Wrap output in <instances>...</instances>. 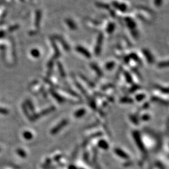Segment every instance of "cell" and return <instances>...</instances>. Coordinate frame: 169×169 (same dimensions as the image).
<instances>
[{
    "label": "cell",
    "mask_w": 169,
    "mask_h": 169,
    "mask_svg": "<svg viewBox=\"0 0 169 169\" xmlns=\"http://www.w3.org/2000/svg\"><path fill=\"white\" fill-rule=\"evenodd\" d=\"M103 34L102 33H100L98 34L97 39V43H96L95 47V54L97 56H98L100 55L101 51V48H102V45H103Z\"/></svg>",
    "instance_id": "6da1fadb"
},
{
    "label": "cell",
    "mask_w": 169,
    "mask_h": 169,
    "mask_svg": "<svg viewBox=\"0 0 169 169\" xmlns=\"http://www.w3.org/2000/svg\"><path fill=\"white\" fill-rule=\"evenodd\" d=\"M53 39H55V40L58 41V42L61 44V45L62 47L63 48V49H65V50H66V51H69L70 50V45L67 43V42L65 41V39H64L61 36L58 35H55L53 36Z\"/></svg>",
    "instance_id": "7a4b0ae2"
},
{
    "label": "cell",
    "mask_w": 169,
    "mask_h": 169,
    "mask_svg": "<svg viewBox=\"0 0 169 169\" xmlns=\"http://www.w3.org/2000/svg\"><path fill=\"white\" fill-rule=\"evenodd\" d=\"M75 49H76V51L78 53H80L81 55H83V56H84L85 58H88V59L92 58V54H91V53L86 48L82 47L81 45L76 46V48H75Z\"/></svg>",
    "instance_id": "3957f363"
},
{
    "label": "cell",
    "mask_w": 169,
    "mask_h": 169,
    "mask_svg": "<svg viewBox=\"0 0 169 169\" xmlns=\"http://www.w3.org/2000/svg\"><path fill=\"white\" fill-rule=\"evenodd\" d=\"M142 53L145 56L147 63L149 64H153L155 62V58L152 54V53L147 49H142Z\"/></svg>",
    "instance_id": "277c9868"
},
{
    "label": "cell",
    "mask_w": 169,
    "mask_h": 169,
    "mask_svg": "<svg viewBox=\"0 0 169 169\" xmlns=\"http://www.w3.org/2000/svg\"><path fill=\"white\" fill-rule=\"evenodd\" d=\"M125 20V24L127 25V26L129 28L130 31L131 30H133L136 29V27H137V23H135V20L133 18H132L131 17L127 16L124 18Z\"/></svg>",
    "instance_id": "5b68a950"
},
{
    "label": "cell",
    "mask_w": 169,
    "mask_h": 169,
    "mask_svg": "<svg viewBox=\"0 0 169 169\" xmlns=\"http://www.w3.org/2000/svg\"><path fill=\"white\" fill-rule=\"evenodd\" d=\"M111 5L114 8L117 10H119L121 12H125L127 10V6L125 3H119V2L115 1H113L111 3Z\"/></svg>",
    "instance_id": "8992f818"
},
{
    "label": "cell",
    "mask_w": 169,
    "mask_h": 169,
    "mask_svg": "<svg viewBox=\"0 0 169 169\" xmlns=\"http://www.w3.org/2000/svg\"><path fill=\"white\" fill-rule=\"evenodd\" d=\"M51 46H52L53 49H54V51H55V53H54V56L52 58H53L54 60H56L58 58H59L61 55V53L60 51V49L58 48V47H57V45H56V42H55V40L54 39H51Z\"/></svg>",
    "instance_id": "52a82bcc"
},
{
    "label": "cell",
    "mask_w": 169,
    "mask_h": 169,
    "mask_svg": "<svg viewBox=\"0 0 169 169\" xmlns=\"http://www.w3.org/2000/svg\"><path fill=\"white\" fill-rule=\"evenodd\" d=\"M65 23L71 30H76L77 29V25L75 22L71 18H66L65 20Z\"/></svg>",
    "instance_id": "ba28073f"
},
{
    "label": "cell",
    "mask_w": 169,
    "mask_h": 169,
    "mask_svg": "<svg viewBox=\"0 0 169 169\" xmlns=\"http://www.w3.org/2000/svg\"><path fill=\"white\" fill-rule=\"evenodd\" d=\"M90 68H91L95 72L96 74L98 76H100V77L103 75V72H102V71L101 70L100 67H99L97 64L95 63H90Z\"/></svg>",
    "instance_id": "9c48e42d"
},
{
    "label": "cell",
    "mask_w": 169,
    "mask_h": 169,
    "mask_svg": "<svg viewBox=\"0 0 169 169\" xmlns=\"http://www.w3.org/2000/svg\"><path fill=\"white\" fill-rule=\"evenodd\" d=\"M128 56L130 58V60H133L134 61L137 63L139 65H142V61H141L140 58H139V56L137 55V53H130L128 55Z\"/></svg>",
    "instance_id": "30bf717a"
},
{
    "label": "cell",
    "mask_w": 169,
    "mask_h": 169,
    "mask_svg": "<svg viewBox=\"0 0 169 169\" xmlns=\"http://www.w3.org/2000/svg\"><path fill=\"white\" fill-rule=\"evenodd\" d=\"M115 29V24L114 23L110 22L109 24H107V26L106 28V31L108 34H111L113 33Z\"/></svg>",
    "instance_id": "8fae6325"
},
{
    "label": "cell",
    "mask_w": 169,
    "mask_h": 169,
    "mask_svg": "<svg viewBox=\"0 0 169 169\" xmlns=\"http://www.w3.org/2000/svg\"><path fill=\"white\" fill-rule=\"evenodd\" d=\"M41 13L40 11H37L36 13L35 17V26L37 28H39L40 25V22H41Z\"/></svg>",
    "instance_id": "7c38bea8"
},
{
    "label": "cell",
    "mask_w": 169,
    "mask_h": 169,
    "mask_svg": "<svg viewBox=\"0 0 169 169\" xmlns=\"http://www.w3.org/2000/svg\"><path fill=\"white\" fill-rule=\"evenodd\" d=\"M96 6L97 8H99L100 9H104V10H110V6L107 3H101V2H97L95 3Z\"/></svg>",
    "instance_id": "4fadbf2b"
},
{
    "label": "cell",
    "mask_w": 169,
    "mask_h": 169,
    "mask_svg": "<svg viewBox=\"0 0 169 169\" xmlns=\"http://www.w3.org/2000/svg\"><path fill=\"white\" fill-rule=\"evenodd\" d=\"M56 65H57L58 71H59V73L60 74L61 76L62 77H65V76H66V73H65V70H64V68L63 66V65L61 64V63L60 61H57Z\"/></svg>",
    "instance_id": "5bb4252c"
},
{
    "label": "cell",
    "mask_w": 169,
    "mask_h": 169,
    "mask_svg": "<svg viewBox=\"0 0 169 169\" xmlns=\"http://www.w3.org/2000/svg\"><path fill=\"white\" fill-rule=\"evenodd\" d=\"M123 72L124 76H125V80H126V81H127V83H132L133 79H132V75H130V73L126 70L123 71Z\"/></svg>",
    "instance_id": "9a60e30c"
},
{
    "label": "cell",
    "mask_w": 169,
    "mask_h": 169,
    "mask_svg": "<svg viewBox=\"0 0 169 169\" xmlns=\"http://www.w3.org/2000/svg\"><path fill=\"white\" fill-rule=\"evenodd\" d=\"M115 66V62L113 61L107 62L105 64V68L107 70H111Z\"/></svg>",
    "instance_id": "2e32d148"
},
{
    "label": "cell",
    "mask_w": 169,
    "mask_h": 169,
    "mask_svg": "<svg viewBox=\"0 0 169 169\" xmlns=\"http://www.w3.org/2000/svg\"><path fill=\"white\" fill-rule=\"evenodd\" d=\"M157 66L160 68H164L169 66V62L168 61H162L157 64Z\"/></svg>",
    "instance_id": "e0dca14e"
},
{
    "label": "cell",
    "mask_w": 169,
    "mask_h": 169,
    "mask_svg": "<svg viewBox=\"0 0 169 169\" xmlns=\"http://www.w3.org/2000/svg\"><path fill=\"white\" fill-rule=\"evenodd\" d=\"M31 55L34 58H39L40 56V53L38 49H33L31 51Z\"/></svg>",
    "instance_id": "ac0fdd59"
},
{
    "label": "cell",
    "mask_w": 169,
    "mask_h": 169,
    "mask_svg": "<svg viewBox=\"0 0 169 169\" xmlns=\"http://www.w3.org/2000/svg\"><path fill=\"white\" fill-rule=\"evenodd\" d=\"M55 61V60L53 59V58H51V59L49 61V62H48V71H49L48 72H49V73H51V72H52L53 68V66H54V61Z\"/></svg>",
    "instance_id": "d6986e66"
},
{
    "label": "cell",
    "mask_w": 169,
    "mask_h": 169,
    "mask_svg": "<svg viewBox=\"0 0 169 169\" xmlns=\"http://www.w3.org/2000/svg\"><path fill=\"white\" fill-rule=\"evenodd\" d=\"M130 33H131V35L133 36V38H135V39H138L140 34H139V32H138V31L137 30V29H135V30H131Z\"/></svg>",
    "instance_id": "ffe728a7"
},
{
    "label": "cell",
    "mask_w": 169,
    "mask_h": 169,
    "mask_svg": "<svg viewBox=\"0 0 169 169\" xmlns=\"http://www.w3.org/2000/svg\"><path fill=\"white\" fill-rule=\"evenodd\" d=\"M80 78L82 79V80H84V82H86V83H87V84H88L89 85H90V86H93V83H92V82H90V81L88 79L86 76H84V75H82V74H81V73H80Z\"/></svg>",
    "instance_id": "44dd1931"
},
{
    "label": "cell",
    "mask_w": 169,
    "mask_h": 169,
    "mask_svg": "<svg viewBox=\"0 0 169 169\" xmlns=\"http://www.w3.org/2000/svg\"><path fill=\"white\" fill-rule=\"evenodd\" d=\"M23 137L25 138L26 139H27V140H30L32 138L33 135L30 132H24V133H23Z\"/></svg>",
    "instance_id": "7402d4cb"
},
{
    "label": "cell",
    "mask_w": 169,
    "mask_h": 169,
    "mask_svg": "<svg viewBox=\"0 0 169 169\" xmlns=\"http://www.w3.org/2000/svg\"><path fill=\"white\" fill-rule=\"evenodd\" d=\"M156 88H157L158 90H160L162 92H165V93H168V89L166 88H163V87H161V86H158V85H157L155 86Z\"/></svg>",
    "instance_id": "603a6c76"
},
{
    "label": "cell",
    "mask_w": 169,
    "mask_h": 169,
    "mask_svg": "<svg viewBox=\"0 0 169 169\" xmlns=\"http://www.w3.org/2000/svg\"><path fill=\"white\" fill-rule=\"evenodd\" d=\"M132 71L135 74H136L137 75V76H138V77H139V78H140L141 77V75H140V72H138V70L136 68H132Z\"/></svg>",
    "instance_id": "cb8c5ba5"
},
{
    "label": "cell",
    "mask_w": 169,
    "mask_h": 169,
    "mask_svg": "<svg viewBox=\"0 0 169 169\" xmlns=\"http://www.w3.org/2000/svg\"><path fill=\"white\" fill-rule=\"evenodd\" d=\"M154 4L157 7H160L162 4V0H154Z\"/></svg>",
    "instance_id": "d4e9b609"
},
{
    "label": "cell",
    "mask_w": 169,
    "mask_h": 169,
    "mask_svg": "<svg viewBox=\"0 0 169 169\" xmlns=\"http://www.w3.org/2000/svg\"><path fill=\"white\" fill-rule=\"evenodd\" d=\"M0 113L1 114H8V111L5 109L0 108Z\"/></svg>",
    "instance_id": "484cf974"
},
{
    "label": "cell",
    "mask_w": 169,
    "mask_h": 169,
    "mask_svg": "<svg viewBox=\"0 0 169 169\" xmlns=\"http://www.w3.org/2000/svg\"><path fill=\"white\" fill-rule=\"evenodd\" d=\"M123 60H124V62L126 64H128L130 63V61L131 60H130V58H129V56H128H128H125L123 58Z\"/></svg>",
    "instance_id": "4316f807"
},
{
    "label": "cell",
    "mask_w": 169,
    "mask_h": 169,
    "mask_svg": "<svg viewBox=\"0 0 169 169\" xmlns=\"http://www.w3.org/2000/svg\"><path fill=\"white\" fill-rule=\"evenodd\" d=\"M18 154L19 155H21V157H25L24 152L23 150H18Z\"/></svg>",
    "instance_id": "83f0119b"
},
{
    "label": "cell",
    "mask_w": 169,
    "mask_h": 169,
    "mask_svg": "<svg viewBox=\"0 0 169 169\" xmlns=\"http://www.w3.org/2000/svg\"><path fill=\"white\" fill-rule=\"evenodd\" d=\"M110 14H111V16L113 17V18H115V17H116L115 11H113V10H111V9H110Z\"/></svg>",
    "instance_id": "f1b7e54d"
},
{
    "label": "cell",
    "mask_w": 169,
    "mask_h": 169,
    "mask_svg": "<svg viewBox=\"0 0 169 169\" xmlns=\"http://www.w3.org/2000/svg\"><path fill=\"white\" fill-rule=\"evenodd\" d=\"M144 97H145V95L143 94H140V95H137V100H142V99L144 98Z\"/></svg>",
    "instance_id": "f546056e"
},
{
    "label": "cell",
    "mask_w": 169,
    "mask_h": 169,
    "mask_svg": "<svg viewBox=\"0 0 169 169\" xmlns=\"http://www.w3.org/2000/svg\"><path fill=\"white\" fill-rule=\"evenodd\" d=\"M117 152V153L118 154V155H119V154H121V151L120 150H117V152ZM122 155H123V156H124L123 157L124 158H127V155H126L125 154H122Z\"/></svg>",
    "instance_id": "4dcf8cb0"
},
{
    "label": "cell",
    "mask_w": 169,
    "mask_h": 169,
    "mask_svg": "<svg viewBox=\"0 0 169 169\" xmlns=\"http://www.w3.org/2000/svg\"><path fill=\"white\" fill-rule=\"evenodd\" d=\"M3 33H1V32L0 33V38H1V36H3Z\"/></svg>",
    "instance_id": "1f68e13d"
}]
</instances>
